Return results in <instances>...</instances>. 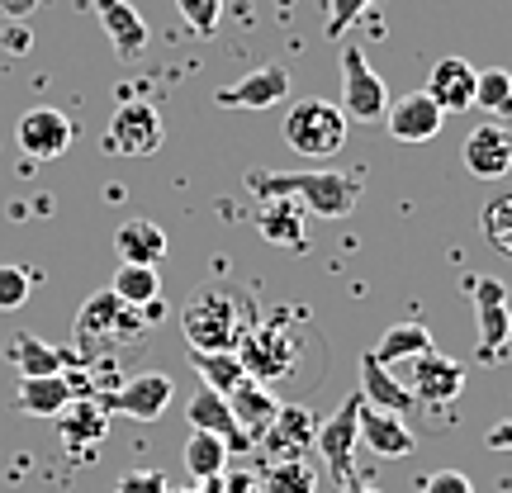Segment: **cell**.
<instances>
[{
  "instance_id": "obj_1",
  "label": "cell",
  "mask_w": 512,
  "mask_h": 493,
  "mask_svg": "<svg viewBox=\"0 0 512 493\" xmlns=\"http://www.w3.org/2000/svg\"><path fill=\"white\" fill-rule=\"evenodd\" d=\"M247 190L256 200H275L290 195L318 219H347L361 204V181L347 171H247Z\"/></svg>"
},
{
  "instance_id": "obj_2",
  "label": "cell",
  "mask_w": 512,
  "mask_h": 493,
  "mask_svg": "<svg viewBox=\"0 0 512 493\" xmlns=\"http://www.w3.org/2000/svg\"><path fill=\"white\" fill-rule=\"evenodd\" d=\"M290 323H294V313H280V318H271V323L242 332L238 361H242V370H247L256 384L290 380L294 370H299V356H304L309 342H299V337L290 332Z\"/></svg>"
},
{
  "instance_id": "obj_3",
  "label": "cell",
  "mask_w": 512,
  "mask_h": 493,
  "mask_svg": "<svg viewBox=\"0 0 512 493\" xmlns=\"http://www.w3.org/2000/svg\"><path fill=\"white\" fill-rule=\"evenodd\" d=\"M238 294L228 290H195L181 309V332L190 351H238L242 323H238Z\"/></svg>"
},
{
  "instance_id": "obj_4",
  "label": "cell",
  "mask_w": 512,
  "mask_h": 493,
  "mask_svg": "<svg viewBox=\"0 0 512 493\" xmlns=\"http://www.w3.org/2000/svg\"><path fill=\"white\" fill-rule=\"evenodd\" d=\"M347 114L337 110L332 100H299L285 114V143L290 152H299L304 162H328L347 147Z\"/></svg>"
},
{
  "instance_id": "obj_5",
  "label": "cell",
  "mask_w": 512,
  "mask_h": 493,
  "mask_svg": "<svg viewBox=\"0 0 512 493\" xmlns=\"http://www.w3.org/2000/svg\"><path fill=\"white\" fill-rule=\"evenodd\" d=\"M124 332L128 337L147 332V318L138 309H124L110 290L91 294V299L81 304V313H76V356L91 366L95 356L105 347H114V337H124Z\"/></svg>"
},
{
  "instance_id": "obj_6",
  "label": "cell",
  "mask_w": 512,
  "mask_h": 493,
  "mask_svg": "<svg viewBox=\"0 0 512 493\" xmlns=\"http://www.w3.org/2000/svg\"><path fill=\"white\" fill-rule=\"evenodd\" d=\"M337 110L347 114V124H380L384 110H389L384 81L375 76V67L356 43H342V100H337Z\"/></svg>"
},
{
  "instance_id": "obj_7",
  "label": "cell",
  "mask_w": 512,
  "mask_h": 493,
  "mask_svg": "<svg viewBox=\"0 0 512 493\" xmlns=\"http://www.w3.org/2000/svg\"><path fill=\"white\" fill-rule=\"evenodd\" d=\"M465 294L475 299V328H479V361L494 366L503 361L508 342V285L494 275H465Z\"/></svg>"
},
{
  "instance_id": "obj_8",
  "label": "cell",
  "mask_w": 512,
  "mask_h": 493,
  "mask_svg": "<svg viewBox=\"0 0 512 493\" xmlns=\"http://www.w3.org/2000/svg\"><path fill=\"white\" fill-rule=\"evenodd\" d=\"M166 138V124L157 105L147 100H124L119 110L110 114V128H105V152L110 157H152Z\"/></svg>"
},
{
  "instance_id": "obj_9",
  "label": "cell",
  "mask_w": 512,
  "mask_h": 493,
  "mask_svg": "<svg viewBox=\"0 0 512 493\" xmlns=\"http://www.w3.org/2000/svg\"><path fill=\"white\" fill-rule=\"evenodd\" d=\"M361 394H347L342 408L332 413V418L318 422V437H313V451L323 456V465L332 470L337 484H347L351 479V460H356V446H361V432H356V418H361Z\"/></svg>"
},
{
  "instance_id": "obj_10",
  "label": "cell",
  "mask_w": 512,
  "mask_h": 493,
  "mask_svg": "<svg viewBox=\"0 0 512 493\" xmlns=\"http://www.w3.org/2000/svg\"><path fill=\"white\" fill-rule=\"evenodd\" d=\"M313 437H318V413L313 408H304V403H280V413H275V422L266 427V437L256 441L261 451H266V460H304L313 456Z\"/></svg>"
},
{
  "instance_id": "obj_11",
  "label": "cell",
  "mask_w": 512,
  "mask_h": 493,
  "mask_svg": "<svg viewBox=\"0 0 512 493\" xmlns=\"http://www.w3.org/2000/svg\"><path fill=\"white\" fill-rule=\"evenodd\" d=\"M403 384H408L413 399L427 403V408H451V403L465 394V366L451 361V356H441V351L432 347L413 361V375H408Z\"/></svg>"
},
{
  "instance_id": "obj_12",
  "label": "cell",
  "mask_w": 512,
  "mask_h": 493,
  "mask_svg": "<svg viewBox=\"0 0 512 493\" xmlns=\"http://www.w3.org/2000/svg\"><path fill=\"white\" fill-rule=\"evenodd\" d=\"M460 162L470 176L479 181H503L512 171V128L489 119V124H479L465 133V143H460Z\"/></svg>"
},
{
  "instance_id": "obj_13",
  "label": "cell",
  "mask_w": 512,
  "mask_h": 493,
  "mask_svg": "<svg viewBox=\"0 0 512 493\" xmlns=\"http://www.w3.org/2000/svg\"><path fill=\"white\" fill-rule=\"evenodd\" d=\"M285 100H290V72L275 67V62H266V67L238 76L233 86L214 91V105H219V110H275V105H285Z\"/></svg>"
},
{
  "instance_id": "obj_14",
  "label": "cell",
  "mask_w": 512,
  "mask_h": 493,
  "mask_svg": "<svg viewBox=\"0 0 512 493\" xmlns=\"http://www.w3.org/2000/svg\"><path fill=\"white\" fill-rule=\"evenodd\" d=\"M171 394H176V380H171L166 370H143V375H133V380L114 384L100 403H105V408H119V413H128V418H138V422H157L166 413Z\"/></svg>"
},
{
  "instance_id": "obj_15",
  "label": "cell",
  "mask_w": 512,
  "mask_h": 493,
  "mask_svg": "<svg viewBox=\"0 0 512 493\" xmlns=\"http://www.w3.org/2000/svg\"><path fill=\"white\" fill-rule=\"evenodd\" d=\"M15 138H19V147H24L34 162H57V157L72 147L76 128H72V119H67L62 110H53V105H38V110L19 114Z\"/></svg>"
},
{
  "instance_id": "obj_16",
  "label": "cell",
  "mask_w": 512,
  "mask_h": 493,
  "mask_svg": "<svg viewBox=\"0 0 512 493\" xmlns=\"http://www.w3.org/2000/svg\"><path fill=\"white\" fill-rule=\"evenodd\" d=\"M380 124L389 128L399 143H432L441 128H446V114H441V105L427 91H408L384 110Z\"/></svg>"
},
{
  "instance_id": "obj_17",
  "label": "cell",
  "mask_w": 512,
  "mask_h": 493,
  "mask_svg": "<svg viewBox=\"0 0 512 493\" xmlns=\"http://www.w3.org/2000/svg\"><path fill=\"white\" fill-rule=\"evenodd\" d=\"M57 432H62V446L76 460H86L100 441L110 437V408L100 399H72L57 413Z\"/></svg>"
},
{
  "instance_id": "obj_18",
  "label": "cell",
  "mask_w": 512,
  "mask_h": 493,
  "mask_svg": "<svg viewBox=\"0 0 512 493\" xmlns=\"http://www.w3.org/2000/svg\"><path fill=\"white\" fill-rule=\"evenodd\" d=\"M95 19L105 24V38H110V48L119 62H133V57L147 53V19L128 5V0H91Z\"/></svg>"
},
{
  "instance_id": "obj_19",
  "label": "cell",
  "mask_w": 512,
  "mask_h": 493,
  "mask_svg": "<svg viewBox=\"0 0 512 493\" xmlns=\"http://www.w3.org/2000/svg\"><path fill=\"white\" fill-rule=\"evenodd\" d=\"M185 418H190V432H209V437H219L228 451H252V441L242 437L238 418H233V408H228V399L223 394H214L209 384H200L195 389V399H190V408H185Z\"/></svg>"
},
{
  "instance_id": "obj_20",
  "label": "cell",
  "mask_w": 512,
  "mask_h": 493,
  "mask_svg": "<svg viewBox=\"0 0 512 493\" xmlns=\"http://www.w3.org/2000/svg\"><path fill=\"white\" fill-rule=\"evenodd\" d=\"M309 209L299 200H290V195H275V200H261V209H256V233L266 242H275V247H309Z\"/></svg>"
},
{
  "instance_id": "obj_21",
  "label": "cell",
  "mask_w": 512,
  "mask_h": 493,
  "mask_svg": "<svg viewBox=\"0 0 512 493\" xmlns=\"http://www.w3.org/2000/svg\"><path fill=\"white\" fill-rule=\"evenodd\" d=\"M356 432H361V446L380 460H403V456H413V446H418L408 422L394 418V413H380V408H366V403H361Z\"/></svg>"
},
{
  "instance_id": "obj_22",
  "label": "cell",
  "mask_w": 512,
  "mask_h": 493,
  "mask_svg": "<svg viewBox=\"0 0 512 493\" xmlns=\"http://www.w3.org/2000/svg\"><path fill=\"white\" fill-rule=\"evenodd\" d=\"M356 394L366 399V408H380V413H394V418H408V413L418 408L413 389H408L403 380H394V370L380 366L375 351L361 356V389H356Z\"/></svg>"
},
{
  "instance_id": "obj_23",
  "label": "cell",
  "mask_w": 512,
  "mask_h": 493,
  "mask_svg": "<svg viewBox=\"0 0 512 493\" xmlns=\"http://www.w3.org/2000/svg\"><path fill=\"white\" fill-rule=\"evenodd\" d=\"M228 408H233V418H238L242 437L256 446V441L266 437V427L275 422V413H280V399H275L271 384H256L252 375H247V380L233 384V394H228Z\"/></svg>"
},
{
  "instance_id": "obj_24",
  "label": "cell",
  "mask_w": 512,
  "mask_h": 493,
  "mask_svg": "<svg viewBox=\"0 0 512 493\" xmlns=\"http://www.w3.org/2000/svg\"><path fill=\"white\" fill-rule=\"evenodd\" d=\"M475 81L479 67H470L465 57H441L432 76H427V95L441 105V114H460L475 105Z\"/></svg>"
},
{
  "instance_id": "obj_25",
  "label": "cell",
  "mask_w": 512,
  "mask_h": 493,
  "mask_svg": "<svg viewBox=\"0 0 512 493\" xmlns=\"http://www.w3.org/2000/svg\"><path fill=\"white\" fill-rule=\"evenodd\" d=\"M114 252L124 266H157L166 256V233L152 219H128L114 233Z\"/></svg>"
},
{
  "instance_id": "obj_26",
  "label": "cell",
  "mask_w": 512,
  "mask_h": 493,
  "mask_svg": "<svg viewBox=\"0 0 512 493\" xmlns=\"http://www.w3.org/2000/svg\"><path fill=\"white\" fill-rule=\"evenodd\" d=\"M5 356L15 361V370L24 380H48V375H62V370H67V351L48 347V342L34 337V332H15L10 347H5Z\"/></svg>"
},
{
  "instance_id": "obj_27",
  "label": "cell",
  "mask_w": 512,
  "mask_h": 493,
  "mask_svg": "<svg viewBox=\"0 0 512 493\" xmlns=\"http://www.w3.org/2000/svg\"><path fill=\"white\" fill-rule=\"evenodd\" d=\"M72 384L67 375H48V380H19V408L29 418H57L67 403H72Z\"/></svg>"
},
{
  "instance_id": "obj_28",
  "label": "cell",
  "mask_w": 512,
  "mask_h": 493,
  "mask_svg": "<svg viewBox=\"0 0 512 493\" xmlns=\"http://www.w3.org/2000/svg\"><path fill=\"white\" fill-rule=\"evenodd\" d=\"M110 294L124 309H147V304L162 299V275H157V266H124V261H119Z\"/></svg>"
},
{
  "instance_id": "obj_29",
  "label": "cell",
  "mask_w": 512,
  "mask_h": 493,
  "mask_svg": "<svg viewBox=\"0 0 512 493\" xmlns=\"http://www.w3.org/2000/svg\"><path fill=\"white\" fill-rule=\"evenodd\" d=\"M422 351H432V332L422 328V323H399V328H389L375 342V361L394 370L399 361H418Z\"/></svg>"
},
{
  "instance_id": "obj_30",
  "label": "cell",
  "mask_w": 512,
  "mask_h": 493,
  "mask_svg": "<svg viewBox=\"0 0 512 493\" xmlns=\"http://www.w3.org/2000/svg\"><path fill=\"white\" fill-rule=\"evenodd\" d=\"M190 361H195V370H200V380L214 389V394H233V384L247 380V370H242L238 351H190Z\"/></svg>"
},
{
  "instance_id": "obj_31",
  "label": "cell",
  "mask_w": 512,
  "mask_h": 493,
  "mask_svg": "<svg viewBox=\"0 0 512 493\" xmlns=\"http://www.w3.org/2000/svg\"><path fill=\"white\" fill-rule=\"evenodd\" d=\"M228 446H223L219 437H209V432H190V441H185V470L200 479H219L223 470H228Z\"/></svg>"
},
{
  "instance_id": "obj_32",
  "label": "cell",
  "mask_w": 512,
  "mask_h": 493,
  "mask_svg": "<svg viewBox=\"0 0 512 493\" xmlns=\"http://www.w3.org/2000/svg\"><path fill=\"white\" fill-rule=\"evenodd\" d=\"M475 105L484 114H494L498 124L512 119V72L508 67H484L475 81Z\"/></svg>"
},
{
  "instance_id": "obj_33",
  "label": "cell",
  "mask_w": 512,
  "mask_h": 493,
  "mask_svg": "<svg viewBox=\"0 0 512 493\" xmlns=\"http://www.w3.org/2000/svg\"><path fill=\"white\" fill-rule=\"evenodd\" d=\"M261 493H318V470L309 460H275L261 479Z\"/></svg>"
},
{
  "instance_id": "obj_34",
  "label": "cell",
  "mask_w": 512,
  "mask_h": 493,
  "mask_svg": "<svg viewBox=\"0 0 512 493\" xmlns=\"http://www.w3.org/2000/svg\"><path fill=\"white\" fill-rule=\"evenodd\" d=\"M484 238H489V247H498L503 256H512V190H503V195H494V200L484 204Z\"/></svg>"
},
{
  "instance_id": "obj_35",
  "label": "cell",
  "mask_w": 512,
  "mask_h": 493,
  "mask_svg": "<svg viewBox=\"0 0 512 493\" xmlns=\"http://www.w3.org/2000/svg\"><path fill=\"white\" fill-rule=\"evenodd\" d=\"M29 294H34V275L24 271V266H0V313L24 309Z\"/></svg>"
},
{
  "instance_id": "obj_36",
  "label": "cell",
  "mask_w": 512,
  "mask_h": 493,
  "mask_svg": "<svg viewBox=\"0 0 512 493\" xmlns=\"http://www.w3.org/2000/svg\"><path fill=\"white\" fill-rule=\"evenodd\" d=\"M181 19L195 29L200 38H214L219 34V19H223V0H176Z\"/></svg>"
},
{
  "instance_id": "obj_37",
  "label": "cell",
  "mask_w": 512,
  "mask_h": 493,
  "mask_svg": "<svg viewBox=\"0 0 512 493\" xmlns=\"http://www.w3.org/2000/svg\"><path fill=\"white\" fill-rule=\"evenodd\" d=\"M375 0H332L328 5V38H347V29L366 15Z\"/></svg>"
},
{
  "instance_id": "obj_38",
  "label": "cell",
  "mask_w": 512,
  "mask_h": 493,
  "mask_svg": "<svg viewBox=\"0 0 512 493\" xmlns=\"http://www.w3.org/2000/svg\"><path fill=\"white\" fill-rule=\"evenodd\" d=\"M200 493H261V479L252 470H223L219 479H204Z\"/></svg>"
},
{
  "instance_id": "obj_39",
  "label": "cell",
  "mask_w": 512,
  "mask_h": 493,
  "mask_svg": "<svg viewBox=\"0 0 512 493\" xmlns=\"http://www.w3.org/2000/svg\"><path fill=\"white\" fill-rule=\"evenodd\" d=\"M422 493H475V479L460 475V470H437V475L422 479Z\"/></svg>"
},
{
  "instance_id": "obj_40",
  "label": "cell",
  "mask_w": 512,
  "mask_h": 493,
  "mask_svg": "<svg viewBox=\"0 0 512 493\" xmlns=\"http://www.w3.org/2000/svg\"><path fill=\"white\" fill-rule=\"evenodd\" d=\"M171 484H166L162 470H128L124 479H119V493H166Z\"/></svg>"
},
{
  "instance_id": "obj_41",
  "label": "cell",
  "mask_w": 512,
  "mask_h": 493,
  "mask_svg": "<svg viewBox=\"0 0 512 493\" xmlns=\"http://www.w3.org/2000/svg\"><path fill=\"white\" fill-rule=\"evenodd\" d=\"M43 5V0H0V19H10V24H19V19H29Z\"/></svg>"
},
{
  "instance_id": "obj_42",
  "label": "cell",
  "mask_w": 512,
  "mask_h": 493,
  "mask_svg": "<svg viewBox=\"0 0 512 493\" xmlns=\"http://www.w3.org/2000/svg\"><path fill=\"white\" fill-rule=\"evenodd\" d=\"M484 446H489V451H512V418H503L498 427H489Z\"/></svg>"
},
{
  "instance_id": "obj_43",
  "label": "cell",
  "mask_w": 512,
  "mask_h": 493,
  "mask_svg": "<svg viewBox=\"0 0 512 493\" xmlns=\"http://www.w3.org/2000/svg\"><path fill=\"white\" fill-rule=\"evenodd\" d=\"M0 43H5V48H10V53H29V29H5V38H0Z\"/></svg>"
},
{
  "instance_id": "obj_44",
  "label": "cell",
  "mask_w": 512,
  "mask_h": 493,
  "mask_svg": "<svg viewBox=\"0 0 512 493\" xmlns=\"http://www.w3.org/2000/svg\"><path fill=\"white\" fill-rule=\"evenodd\" d=\"M342 493H380V489H375V484H356V479H347V484H342Z\"/></svg>"
},
{
  "instance_id": "obj_45",
  "label": "cell",
  "mask_w": 512,
  "mask_h": 493,
  "mask_svg": "<svg viewBox=\"0 0 512 493\" xmlns=\"http://www.w3.org/2000/svg\"><path fill=\"white\" fill-rule=\"evenodd\" d=\"M166 493H200V489H166Z\"/></svg>"
},
{
  "instance_id": "obj_46",
  "label": "cell",
  "mask_w": 512,
  "mask_h": 493,
  "mask_svg": "<svg viewBox=\"0 0 512 493\" xmlns=\"http://www.w3.org/2000/svg\"><path fill=\"white\" fill-rule=\"evenodd\" d=\"M508 342H512V313H508Z\"/></svg>"
}]
</instances>
